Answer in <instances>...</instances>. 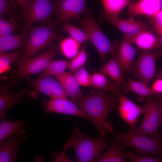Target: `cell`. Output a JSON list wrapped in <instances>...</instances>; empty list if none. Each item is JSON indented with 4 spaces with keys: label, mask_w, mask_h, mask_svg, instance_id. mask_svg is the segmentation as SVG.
<instances>
[{
    "label": "cell",
    "mask_w": 162,
    "mask_h": 162,
    "mask_svg": "<svg viewBox=\"0 0 162 162\" xmlns=\"http://www.w3.org/2000/svg\"><path fill=\"white\" fill-rule=\"evenodd\" d=\"M119 99L112 93L92 89L76 104L92 118L100 135L105 136L106 133L113 131L112 124L107 118L117 107Z\"/></svg>",
    "instance_id": "1"
},
{
    "label": "cell",
    "mask_w": 162,
    "mask_h": 162,
    "mask_svg": "<svg viewBox=\"0 0 162 162\" xmlns=\"http://www.w3.org/2000/svg\"><path fill=\"white\" fill-rule=\"evenodd\" d=\"M110 142V139L100 135L97 138H92L82 132L76 126L69 139L64 145L63 151L65 152L71 148L74 151L77 162H95L108 148Z\"/></svg>",
    "instance_id": "2"
},
{
    "label": "cell",
    "mask_w": 162,
    "mask_h": 162,
    "mask_svg": "<svg viewBox=\"0 0 162 162\" xmlns=\"http://www.w3.org/2000/svg\"><path fill=\"white\" fill-rule=\"evenodd\" d=\"M58 24L54 20L50 24H43L28 27L29 35L25 51L18 63L19 67L28 59L41 50L50 47L55 40H60L62 37L61 33L56 30Z\"/></svg>",
    "instance_id": "3"
},
{
    "label": "cell",
    "mask_w": 162,
    "mask_h": 162,
    "mask_svg": "<svg viewBox=\"0 0 162 162\" xmlns=\"http://www.w3.org/2000/svg\"><path fill=\"white\" fill-rule=\"evenodd\" d=\"M77 20L89 40L97 50L104 64L106 56L115 53L121 42L117 40L111 41L109 40L95 20L91 10L84 17H80Z\"/></svg>",
    "instance_id": "4"
},
{
    "label": "cell",
    "mask_w": 162,
    "mask_h": 162,
    "mask_svg": "<svg viewBox=\"0 0 162 162\" xmlns=\"http://www.w3.org/2000/svg\"><path fill=\"white\" fill-rule=\"evenodd\" d=\"M113 137L124 147H130L140 155L161 156V139H155L129 130L125 132H112Z\"/></svg>",
    "instance_id": "5"
},
{
    "label": "cell",
    "mask_w": 162,
    "mask_h": 162,
    "mask_svg": "<svg viewBox=\"0 0 162 162\" xmlns=\"http://www.w3.org/2000/svg\"><path fill=\"white\" fill-rule=\"evenodd\" d=\"M146 99L145 104L142 106L144 117L141 124L129 128V130L155 139H161L158 129L162 124V101L154 99L151 96Z\"/></svg>",
    "instance_id": "6"
},
{
    "label": "cell",
    "mask_w": 162,
    "mask_h": 162,
    "mask_svg": "<svg viewBox=\"0 0 162 162\" xmlns=\"http://www.w3.org/2000/svg\"><path fill=\"white\" fill-rule=\"evenodd\" d=\"M62 54L60 47L53 44L47 51L34 57L28 59L20 66L11 79L15 82L30 74H37L44 70L56 55Z\"/></svg>",
    "instance_id": "7"
},
{
    "label": "cell",
    "mask_w": 162,
    "mask_h": 162,
    "mask_svg": "<svg viewBox=\"0 0 162 162\" xmlns=\"http://www.w3.org/2000/svg\"><path fill=\"white\" fill-rule=\"evenodd\" d=\"M26 26L37 22L47 23L55 12L54 1L52 0H29L22 9Z\"/></svg>",
    "instance_id": "8"
},
{
    "label": "cell",
    "mask_w": 162,
    "mask_h": 162,
    "mask_svg": "<svg viewBox=\"0 0 162 162\" xmlns=\"http://www.w3.org/2000/svg\"><path fill=\"white\" fill-rule=\"evenodd\" d=\"M88 0H55L54 20L58 24L71 19L77 20L91 11L86 5Z\"/></svg>",
    "instance_id": "9"
},
{
    "label": "cell",
    "mask_w": 162,
    "mask_h": 162,
    "mask_svg": "<svg viewBox=\"0 0 162 162\" xmlns=\"http://www.w3.org/2000/svg\"><path fill=\"white\" fill-rule=\"evenodd\" d=\"M99 21L110 23L126 35H134L143 30L154 31L151 24L141 19H122L108 14L103 11L100 13Z\"/></svg>",
    "instance_id": "10"
},
{
    "label": "cell",
    "mask_w": 162,
    "mask_h": 162,
    "mask_svg": "<svg viewBox=\"0 0 162 162\" xmlns=\"http://www.w3.org/2000/svg\"><path fill=\"white\" fill-rule=\"evenodd\" d=\"M161 52V50L157 52L146 50L140 52L134 67L135 74L140 81L149 85L155 74L156 59Z\"/></svg>",
    "instance_id": "11"
},
{
    "label": "cell",
    "mask_w": 162,
    "mask_h": 162,
    "mask_svg": "<svg viewBox=\"0 0 162 162\" xmlns=\"http://www.w3.org/2000/svg\"><path fill=\"white\" fill-rule=\"evenodd\" d=\"M27 78L31 86L38 93L44 94L53 98L69 100L62 85L52 76H39L35 80Z\"/></svg>",
    "instance_id": "12"
},
{
    "label": "cell",
    "mask_w": 162,
    "mask_h": 162,
    "mask_svg": "<svg viewBox=\"0 0 162 162\" xmlns=\"http://www.w3.org/2000/svg\"><path fill=\"white\" fill-rule=\"evenodd\" d=\"M43 110L47 113H56L74 116L86 119L92 123V118L75 103L69 100L53 98L48 101H43Z\"/></svg>",
    "instance_id": "13"
},
{
    "label": "cell",
    "mask_w": 162,
    "mask_h": 162,
    "mask_svg": "<svg viewBox=\"0 0 162 162\" xmlns=\"http://www.w3.org/2000/svg\"><path fill=\"white\" fill-rule=\"evenodd\" d=\"M128 6L130 18L139 15L150 17L162 10V0H130Z\"/></svg>",
    "instance_id": "14"
},
{
    "label": "cell",
    "mask_w": 162,
    "mask_h": 162,
    "mask_svg": "<svg viewBox=\"0 0 162 162\" xmlns=\"http://www.w3.org/2000/svg\"><path fill=\"white\" fill-rule=\"evenodd\" d=\"M118 109L120 116L129 128L136 125L142 114V107L136 105L128 98L122 94L119 96Z\"/></svg>",
    "instance_id": "15"
},
{
    "label": "cell",
    "mask_w": 162,
    "mask_h": 162,
    "mask_svg": "<svg viewBox=\"0 0 162 162\" xmlns=\"http://www.w3.org/2000/svg\"><path fill=\"white\" fill-rule=\"evenodd\" d=\"M154 31L145 30L133 35H124L123 39L131 44H134L139 48L149 51L161 48L162 40L154 33Z\"/></svg>",
    "instance_id": "16"
},
{
    "label": "cell",
    "mask_w": 162,
    "mask_h": 162,
    "mask_svg": "<svg viewBox=\"0 0 162 162\" xmlns=\"http://www.w3.org/2000/svg\"><path fill=\"white\" fill-rule=\"evenodd\" d=\"M27 137L26 134H15L4 140L0 145V162L15 161L20 145Z\"/></svg>",
    "instance_id": "17"
},
{
    "label": "cell",
    "mask_w": 162,
    "mask_h": 162,
    "mask_svg": "<svg viewBox=\"0 0 162 162\" xmlns=\"http://www.w3.org/2000/svg\"><path fill=\"white\" fill-rule=\"evenodd\" d=\"M127 40L123 39L115 53L121 68L122 73L127 74L132 69V64L137 50Z\"/></svg>",
    "instance_id": "18"
},
{
    "label": "cell",
    "mask_w": 162,
    "mask_h": 162,
    "mask_svg": "<svg viewBox=\"0 0 162 162\" xmlns=\"http://www.w3.org/2000/svg\"><path fill=\"white\" fill-rule=\"evenodd\" d=\"M55 76L63 87L67 97L75 104L84 96L73 75L64 71Z\"/></svg>",
    "instance_id": "19"
},
{
    "label": "cell",
    "mask_w": 162,
    "mask_h": 162,
    "mask_svg": "<svg viewBox=\"0 0 162 162\" xmlns=\"http://www.w3.org/2000/svg\"><path fill=\"white\" fill-rule=\"evenodd\" d=\"M100 69L99 72L109 77L120 88H124L126 82L115 53Z\"/></svg>",
    "instance_id": "20"
},
{
    "label": "cell",
    "mask_w": 162,
    "mask_h": 162,
    "mask_svg": "<svg viewBox=\"0 0 162 162\" xmlns=\"http://www.w3.org/2000/svg\"><path fill=\"white\" fill-rule=\"evenodd\" d=\"M28 27L26 26L21 34L0 37V54L26 46Z\"/></svg>",
    "instance_id": "21"
},
{
    "label": "cell",
    "mask_w": 162,
    "mask_h": 162,
    "mask_svg": "<svg viewBox=\"0 0 162 162\" xmlns=\"http://www.w3.org/2000/svg\"><path fill=\"white\" fill-rule=\"evenodd\" d=\"M106 151L95 160L96 162H125L124 147L113 138L110 140Z\"/></svg>",
    "instance_id": "22"
},
{
    "label": "cell",
    "mask_w": 162,
    "mask_h": 162,
    "mask_svg": "<svg viewBox=\"0 0 162 162\" xmlns=\"http://www.w3.org/2000/svg\"><path fill=\"white\" fill-rule=\"evenodd\" d=\"M90 86L98 90L112 93L119 96L122 94L121 88L105 75L95 72L91 76Z\"/></svg>",
    "instance_id": "23"
},
{
    "label": "cell",
    "mask_w": 162,
    "mask_h": 162,
    "mask_svg": "<svg viewBox=\"0 0 162 162\" xmlns=\"http://www.w3.org/2000/svg\"><path fill=\"white\" fill-rule=\"evenodd\" d=\"M3 120L0 122V145L12 135L26 134V130L24 128L26 125L24 120L14 121Z\"/></svg>",
    "instance_id": "24"
},
{
    "label": "cell",
    "mask_w": 162,
    "mask_h": 162,
    "mask_svg": "<svg viewBox=\"0 0 162 162\" xmlns=\"http://www.w3.org/2000/svg\"><path fill=\"white\" fill-rule=\"evenodd\" d=\"M124 91L131 92L137 94L140 101L144 98L152 96L160 97V95L154 92L149 86L141 81H137L128 77L124 87Z\"/></svg>",
    "instance_id": "25"
},
{
    "label": "cell",
    "mask_w": 162,
    "mask_h": 162,
    "mask_svg": "<svg viewBox=\"0 0 162 162\" xmlns=\"http://www.w3.org/2000/svg\"><path fill=\"white\" fill-rule=\"evenodd\" d=\"M24 89L17 93H2L0 94V118L4 119L6 112L13 106L22 102L25 96Z\"/></svg>",
    "instance_id": "26"
},
{
    "label": "cell",
    "mask_w": 162,
    "mask_h": 162,
    "mask_svg": "<svg viewBox=\"0 0 162 162\" xmlns=\"http://www.w3.org/2000/svg\"><path fill=\"white\" fill-rule=\"evenodd\" d=\"M130 0H101L106 13L118 16L124 8L128 5Z\"/></svg>",
    "instance_id": "27"
},
{
    "label": "cell",
    "mask_w": 162,
    "mask_h": 162,
    "mask_svg": "<svg viewBox=\"0 0 162 162\" xmlns=\"http://www.w3.org/2000/svg\"><path fill=\"white\" fill-rule=\"evenodd\" d=\"M24 53L22 50L7 53L0 54V75L10 71L11 65L22 56Z\"/></svg>",
    "instance_id": "28"
},
{
    "label": "cell",
    "mask_w": 162,
    "mask_h": 162,
    "mask_svg": "<svg viewBox=\"0 0 162 162\" xmlns=\"http://www.w3.org/2000/svg\"><path fill=\"white\" fill-rule=\"evenodd\" d=\"M61 23V30L68 33L80 45L83 42L89 40L85 32L74 26L69 20L64 21Z\"/></svg>",
    "instance_id": "29"
},
{
    "label": "cell",
    "mask_w": 162,
    "mask_h": 162,
    "mask_svg": "<svg viewBox=\"0 0 162 162\" xmlns=\"http://www.w3.org/2000/svg\"><path fill=\"white\" fill-rule=\"evenodd\" d=\"M80 45L71 37L63 39L60 44V48L63 54L67 58H72L79 51Z\"/></svg>",
    "instance_id": "30"
},
{
    "label": "cell",
    "mask_w": 162,
    "mask_h": 162,
    "mask_svg": "<svg viewBox=\"0 0 162 162\" xmlns=\"http://www.w3.org/2000/svg\"><path fill=\"white\" fill-rule=\"evenodd\" d=\"M69 62L65 60H52L39 76H56L68 68Z\"/></svg>",
    "instance_id": "31"
},
{
    "label": "cell",
    "mask_w": 162,
    "mask_h": 162,
    "mask_svg": "<svg viewBox=\"0 0 162 162\" xmlns=\"http://www.w3.org/2000/svg\"><path fill=\"white\" fill-rule=\"evenodd\" d=\"M84 44L77 54L69 62L68 68L72 71H75L82 66L86 62L87 54L86 50V45Z\"/></svg>",
    "instance_id": "32"
},
{
    "label": "cell",
    "mask_w": 162,
    "mask_h": 162,
    "mask_svg": "<svg viewBox=\"0 0 162 162\" xmlns=\"http://www.w3.org/2000/svg\"><path fill=\"white\" fill-rule=\"evenodd\" d=\"M124 157L131 162H160L162 161L161 156L151 157L148 155H140L132 152L125 153Z\"/></svg>",
    "instance_id": "33"
},
{
    "label": "cell",
    "mask_w": 162,
    "mask_h": 162,
    "mask_svg": "<svg viewBox=\"0 0 162 162\" xmlns=\"http://www.w3.org/2000/svg\"><path fill=\"white\" fill-rule=\"evenodd\" d=\"M16 25L11 19L5 20L0 17V37L11 35L16 30Z\"/></svg>",
    "instance_id": "34"
},
{
    "label": "cell",
    "mask_w": 162,
    "mask_h": 162,
    "mask_svg": "<svg viewBox=\"0 0 162 162\" xmlns=\"http://www.w3.org/2000/svg\"><path fill=\"white\" fill-rule=\"evenodd\" d=\"M74 76L80 86H90L91 76L83 66L76 70Z\"/></svg>",
    "instance_id": "35"
},
{
    "label": "cell",
    "mask_w": 162,
    "mask_h": 162,
    "mask_svg": "<svg viewBox=\"0 0 162 162\" xmlns=\"http://www.w3.org/2000/svg\"><path fill=\"white\" fill-rule=\"evenodd\" d=\"M150 18V24L152 25L156 35L162 40V10L155 14L149 17Z\"/></svg>",
    "instance_id": "36"
},
{
    "label": "cell",
    "mask_w": 162,
    "mask_h": 162,
    "mask_svg": "<svg viewBox=\"0 0 162 162\" xmlns=\"http://www.w3.org/2000/svg\"><path fill=\"white\" fill-rule=\"evenodd\" d=\"M9 0H0V17H3L9 10Z\"/></svg>",
    "instance_id": "37"
},
{
    "label": "cell",
    "mask_w": 162,
    "mask_h": 162,
    "mask_svg": "<svg viewBox=\"0 0 162 162\" xmlns=\"http://www.w3.org/2000/svg\"><path fill=\"white\" fill-rule=\"evenodd\" d=\"M151 88L154 92L160 95L162 92V78H158L156 80L153 82Z\"/></svg>",
    "instance_id": "38"
},
{
    "label": "cell",
    "mask_w": 162,
    "mask_h": 162,
    "mask_svg": "<svg viewBox=\"0 0 162 162\" xmlns=\"http://www.w3.org/2000/svg\"><path fill=\"white\" fill-rule=\"evenodd\" d=\"M14 84V83L10 81L6 84H0V93L2 94L12 92L10 88Z\"/></svg>",
    "instance_id": "39"
},
{
    "label": "cell",
    "mask_w": 162,
    "mask_h": 162,
    "mask_svg": "<svg viewBox=\"0 0 162 162\" xmlns=\"http://www.w3.org/2000/svg\"><path fill=\"white\" fill-rule=\"evenodd\" d=\"M18 2L22 9L26 6L29 0H15Z\"/></svg>",
    "instance_id": "40"
},
{
    "label": "cell",
    "mask_w": 162,
    "mask_h": 162,
    "mask_svg": "<svg viewBox=\"0 0 162 162\" xmlns=\"http://www.w3.org/2000/svg\"><path fill=\"white\" fill-rule=\"evenodd\" d=\"M3 120V119H2V118H0V122H1V121H2Z\"/></svg>",
    "instance_id": "41"
}]
</instances>
